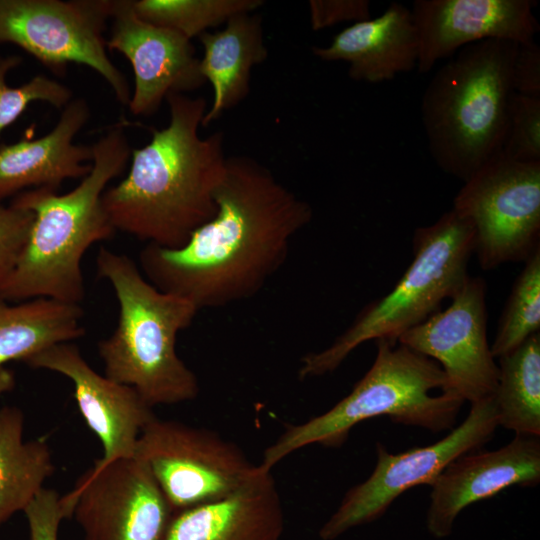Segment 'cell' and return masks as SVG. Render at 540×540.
<instances>
[{"mask_svg": "<svg viewBox=\"0 0 540 540\" xmlns=\"http://www.w3.org/2000/svg\"><path fill=\"white\" fill-rule=\"evenodd\" d=\"M216 213L177 248L146 244L145 278L198 310L260 292L284 265L294 237L313 218L311 205L256 159L227 157L214 195Z\"/></svg>", "mask_w": 540, "mask_h": 540, "instance_id": "cell-1", "label": "cell"}, {"mask_svg": "<svg viewBox=\"0 0 540 540\" xmlns=\"http://www.w3.org/2000/svg\"><path fill=\"white\" fill-rule=\"evenodd\" d=\"M165 100L168 125L152 129L150 142L131 151L126 177L104 191L102 203L115 231L177 248L215 215L227 157L222 131L199 135L203 97L170 93Z\"/></svg>", "mask_w": 540, "mask_h": 540, "instance_id": "cell-2", "label": "cell"}, {"mask_svg": "<svg viewBox=\"0 0 540 540\" xmlns=\"http://www.w3.org/2000/svg\"><path fill=\"white\" fill-rule=\"evenodd\" d=\"M90 172L65 194L50 188L23 191L10 201L33 213V223L17 261L0 285L9 302L47 298L79 304L85 296L81 261L95 243L115 232L102 203L108 183L119 176L131 155L122 125L93 145Z\"/></svg>", "mask_w": 540, "mask_h": 540, "instance_id": "cell-3", "label": "cell"}, {"mask_svg": "<svg viewBox=\"0 0 540 540\" xmlns=\"http://www.w3.org/2000/svg\"><path fill=\"white\" fill-rule=\"evenodd\" d=\"M96 265L119 304L115 330L98 343L104 375L135 389L152 408L195 399L198 379L177 354L176 340L199 310L151 284L125 254L102 247Z\"/></svg>", "mask_w": 540, "mask_h": 540, "instance_id": "cell-4", "label": "cell"}, {"mask_svg": "<svg viewBox=\"0 0 540 540\" xmlns=\"http://www.w3.org/2000/svg\"><path fill=\"white\" fill-rule=\"evenodd\" d=\"M518 43L467 45L434 74L421 100L431 157L446 174L470 179L504 145Z\"/></svg>", "mask_w": 540, "mask_h": 540, "instance_id": "cell-5", "label": "cell"}, {"mask_svg": "<svg viewBox=\"0 0 540 540\" xmlns=\"http://www.w3.org/2000/svg\"><path fill=\"white\" fill-rule=\"evenodd\" d=\"M369 370L351 392L325 413L289 424L260 462L266 470L308 445L340 447L357 424L379 416L393 423L439 433L454 428L464 401L444 392L447 380L432 359L387 340H377Z\"/></svg>", "mask_w": 540, "mask_h": 540, "instance_id": "cell-6", "label": "cell"}, {"mask_svg": "<svg viewBox=\"0 0 540 540\" xmlns=\"http://www.w3.org/2000/svg\"><path fill=\"white\" fill-rule=\"evenodd\" d=\"M413 259L392 290L363 308L328 347L301 358L300 380L335 371L357 347L371 340L397 343L451 299L468 279L474 254V229L456 211L415 229Z\"/></svg>", "mask_w": 540, "mask_h": 540, "instance_id": "cell-7", "label": "cell"}, {"mask_svg": "<svg viewBox=\"0 0 540 540\" xmlns=\"http://www.w3.org/2000/svg\"><path fill=\"white\" fill-rule=\"evenodd\" d=\"M452 209L471 223L483 270L524 263L540 248V162L499 153L464 182Z\"/></svg>", "mask_w": 540, "mask_h": 540, "instance_id": "cell-8", "label": "cell"}, {"mask_svg": "<svg viewBox=\"0 0 540 540\" xmlns=\"http://www.w3.org/2000/svg\"><path fill=\"white\" fill-rule=\"evenodd\" d=\"M134 456L148 466L174 514L232 494L260 467L213 431L156 416L142 430Z\"/></svg>", "mask_w": 540, "mask_h": 540, "instance_id": "cell-9", "label": "cell"}, {"mask_svg": "<svg viewBox=\"0 0 540 540\" xmlns=\"http://www.w3.org/2000/svg\"><path fill=\"white\" fill-rule=\"evenodd\" d=\"M498 427L493 397L471 404L462 423L434 444L393 454L376 444V464L370 476L350 488L321 526V540H335L351 529L381 518L392 503L418 485L431 486L457 458L480 450Z\"/></svg>", "mask_w": 540, "mask_h": 540, "instance_id": "cell-10", "label": "cell"}, {"mask_svg": "<svg viewBox=\"0 0 540 540\" xmlns=\"http://www.w3.org/2000/svg\"><path fill=\"white\" fill-rule=\"evenodd\" d=\"M112 7L107 0H0V43L17 45L53 71L69 63L88 66L128 105L129 84L108 57L103 36Z\"/></svg>", "mask_w": 540, "mask_h": 540, "instance_id": "cell-11", "label": "cell"}, {"mask_svg": "<svg viewBox=\"0 0 540 540\" xmlns=\"http://www.w3.org/2000/svg\"><path fill=\"white\" fill-rule=\"evenodd\" d=\"M61 501L85 540H164L174 514L148 466L136 456L96 460Z\"/></svg>", "mask_w": 540, "mask_h": 540, "instance_id": "cell-12", "label": "cell"}, {"mask_svg": "<svg viewBox=\"0 0 540 540\" xmlns=\"http://www.w3.org/2000/svg\"><path fill=\"white\" fill-rule=\"evenodd\" d=\"M486 289L482 278L469 276L447 308L397 340L434 360L447 380L444 392L470 404L493 397L498 382V364L487 339Z\"/></svg>", "mask_w": 540, "mask_h": 540, "instance_id": "cell-13", "label": "cell"}, {"mask_svg": "<svg viewBox=\"0 0 540 540\" xmlns=\"http://www.w3.org/2000/svg\"><path fill=\"white\" fill-rule=\"evenodd\" d=\"M110 19L107 49L125 56L134 72V92L128 104L132 114L151 116L168 94H184L206 82L191 40L141 19L132 0L113 1Z\"/></svg>", "mask_w": 540, "mask_h": 540, "instance_id": "cell-14", "label": "cell"}, {"mask_svg": "<svg viewBox=\"0 0 540 540\" xmlns=\"http://www.w3.org/2000/svg\"><path fill=\"white\" fill-rule=\"evenodd\" d=\"M23 363L61 374L72 382L79 411L103 447L98 461L135 455L142 430L155 417L135 389L96 372L70 342L42 350Z\"/></svg>", "mask_w": 540, "mask_h": 540, "instance_id": "cell-15", "label": "cell"}, {"mask_svg": "<svg viewBox=\"0 0 540 540\" xmlns=\"http://www.w3.org/2000/svg\"><path fill=\"white\" fill-rule=\"evenodd\" d=\"M531 0H415L412 17L418 37L420 73L461 48L487 39L518 44L540 30Z\"/></svg>", "mask_w": 540, "mask_h": 540, "instance_id": "cell-16", "label": "cell"}, {"mask_svg": "<svg viewBox=\"0 0 540 540\" xmlns=\"http://www.w3.org/2000/svg\"><path fill=\"white\" fill-rule=\"evenodd\" d=\"M539 482V437L515 435L499 449L467 453L451 462L431 485L427 530L435 538H446L468 506L509 487H535Z\"/></svg>", "mask_w": 540, "mask_h": 540, "instance_id": "cell-17", "label": "cell"}, {"mask_svg": "<svg viewBox=\"0 0 540 540\" xmlns=\"http://www.w3.org/2000/svg\"><path fill=\"white\" fill-rule=\"evenodd\" d=\"M90 117L83 98L72 99L54 128L37 139L0 147V203L36 188L57 190L66 179L85 177L91 170L92 146L74 143Z\"/></svg>", "mask_w": 540, "mask_h": 540, "instance_id": "cell-18", "label": "cell"}, {"mask_svg": "<svg viewBox=\"0 0 540 540\" xmlns=\"http://www.w3.org/2000/svg\"><path fill=\"white\" fill-rule=\"evenodd\" d=\"M283 531L278 488L271 470L260 466L232 494L173 514L164 540H282Z\"/></svg>", "mask_w": 540, "mask_h": 540, "instance_id": "cell-19", "label": "cell"}, {"mask_svg": "<svg viewBox=\"0 0 540 540\" xmlns=\"http://www.w3.org/2000/svg\"><path fill=\"white\" fill-rule=\"evenodd\" d=\"M312 52L323 61L348 63L352 80L390 81L417 66L418 37L411 10L392 2L380 16L353 23L328 46H314Z\"/></svg>", "mask_w": 540, "mask_h": 540, "instance_id": "cell-20", "label": "cell"}, {"mask_svg": "<svg viewBox=\"0 0 540 540\" xmlns=\"http://www.w3.org/2000/svg\"><path fill=\"white\" fill-rule=\"evenodd\" d=\"M224 25L222 30L206 31L198 37L203 47L200 72L213 88L212 105L202 119L203 127L248 96L252 68L268 57L259 14L238 13Z\"/></svg>", "mask_w": 540, "mask_h": 540, "instance_id": "cell-21", "label": "cell"}, {"mask_svg": "<svg viewBox=\"0 0 540 540\" xmlns=\"http://www.w3.org/2000/svg\"><path fill=\"white\" fill-rule=\"evenodd\" d=\"M82 319L79 304L47 298L9 302L0 297V367L82 337Z\"/></svg>", "mask_w": 540, "mask_h": 540, "instance_id": "cell-22", "label": "cell"}, {"mask_svg": "<svg viewBox=\"0 0 540 540\" xmlns=\"http://www.w3.org/2000/svg\"><path fill=\"white\" fill-rule=\"evenodd\" d=\"M23 431L19 408H0V526L24 511L55 470L47 441H24Z\"/></svg>", "mask_w": 540, "mask_h": 540, "instance_id": "cell-23", "label": "cell"}, {"mask_svg": "<svg viewBox=\"0 0 540 540\" xmlns=\"http://www.w3.org/2000/svg\"><path fill=\"white\" fill-rule=\"evenodd\" d=\"M498 359V382L493 395L498 426L515 435L539 437L540 333Z\"/></svg>", "mask_w": 540, "mask_h": 540, "instance_id": "cell-24", "label": "cell"}, {"mask_svg": "<svg viewBox=\"0 0 540 540\" xmlns=\"http://www.w3.org/2000/svg\"><path fill=\"white\" fill-rule=\"evenodd\" d=\"M262 0H132L136 14L146 22L164 27L188 39L225 24L242 12H255Z\"/></svg>", "mask_w": 540, "mask_h": 540, "instance_id": "cell-25", "label": "cell"}, {"mask_svg": "<svg viewBox=\"0 0 540 540\" xmlns=\"http://www.w3.org/2000/svg\"><path fill=\"white\" fill-rule=\"evenodd\" d=\"M540 333V248L516 277L490 345L495 358L505 355Z\"/></svg>", "mask_w": 540, "mask_h": 540, "instance_id": "cell-26", "label": "cell"}, {"mask_svg": "<svg viewBox=\"0 0 540 540\" xmlns=\"http://www.w3.org/2000/svg\"><path fill=\"white\" fill-rule=\"evenodd\" d=\"M21 60L15 55L0 56V135L33 102L42 101L56 108H64L72 100V92L68 87L41 74L20 86H9L7 75Z\"/></svg>", "mask_w": 540, "mask_h": 540, "instance_id": "cell-27", "label": "cell"}, {"mask_svg": "<svg viewBox=\"0 0 540 540\" xmlns=\"http://www.w3.org/2000/svg\"><path fill=\"white\" fill-rule=\"evenodd\" d=\"M503 156L519 162H540V97L513 93Z\"/></svg>", "mask_w": 540, "mask_h": 540, "instance_id": "cell-28", "label": "cell"}, {"mask_svg": "<svg viewBox=\"0 0 540 540\" xmlns=\"http://www.w3.org/2000/svg\"><path fill=\"white\" fill-rule=\"evenodd\" d=\"M33 213L12 202L0 203V285L13 269L27 240Z\"/></svg>", "mask_w": 540, "mask_h": 540, "instance_id": "cell-29", "label": "cell"}, {"mask_svg": "<svg viewBox=\"0 0 540 540\" xmlns=\"http://www.w3.org/2000/svg\"><path fill=\"white\" fill-rule=\"evenodd\" d=\"M30 540H58L60 523L67 518L61 496L43 488L24 509Z\"/></svg>", "mask_w": 540, "mask_h": 540, "instance_id": "cell-30", "label": "cell"}, {"mask_svg": "<svg viewBox=\"0 0 540 540\" xmlns=\"http://www.w3.org/2000/svg\"><path fill=\"white\" fill-rule=\"evenodd\" d=\"M311 28L315 31L345 21L354 23L371 18L368 0H311L309 1Z\"/></svg>", "mask_w": 540, "mask_h": 540, "instance_id": "cell-31", "label": "cell"}, {"mask_svg": "<svg viewBox=\"0 0 540 540\" xmlns=\"http://www.w3.org/2000/svg\"><path fill=\"white\" fill-rule=\"evenodd\" d=\"M515 93L540 97V48L532 40L518 45L512 66Z\"/></svg>", "mask_w": 540, "mask_h": 540, "instance_id": "cell-32", "label": "cell"}, {"mask_svg": "<svg viewBox=\"0 0 540 540\" xmlns=\"http://www.w3.org/2000/svg\"><path fill=\"white\" fill-rule=\"evenodd\" d=\"M16 384L15 375L12 370L3 366L0 367V397L14 389Z\"/></svg>", "mask_w": 540, "mask_h": 540, "instance_id": "cell-33", "label": "cell"}]
</instances>
